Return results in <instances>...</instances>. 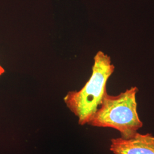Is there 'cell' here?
I'll list each match as a JSON object with an SVG mask.
<instances>
[{"mask_svg":"<svg viewBox=\"0 0 154 154\" xmlns=\"http://www.w3.org/2000/svg\"><path fill=\"white\" fill-rule=\"evenodd\" d=\"M114 69L110 56L99 51L94 58L88 81L80 90L69 91L64 97L67 107L78 117L80 125L88 124L98 109L107 93V82Z\"/></svg>","mask_w":154,"mask_h":154,"instance_id":"6da1fadb","label":"cell"},{"mask_svg":"<svg viewBox=\"0 0 154 154\" xmlns=\"http://www.w3.org/2000/svg\"><path fill=\"white\" fill-rule=\"evenodd\" d=\"M138 92V88L134 86L116 96L106 93L88 125L114 128L119 131L122 138L132 137L143 126L137 111Z\"/></svg>","mask_w":154,"mask_h":154,"instance_id":"7a4b0ae2","label":"cell"},{"mask_svg":"<svg viewBox=\"0 0 154 154\" xmlns=\"http://www.w3.org/2000/svg\"><path fill=\"white\" fill-rule=\"evenodd\" d=\"M110 149L114 154H154V135L137 132L128 139L114 138Z\"/></svg>","mask_w":154,"mask_h":154,"instance_id":"3957f363","label":"cell"},{"mask_svg":"<svg viewBox=\"0 0 154 154\" xmlns=\"http://www.w3.org/2000/svg\"><path fill=\"white\" fill-rule=\"evenodd\" d=\"M5 72V69L0 65V77Z\"/></svg>","mask_w":154,"mask_h":154,"instance_id":"277c9868","label":"cell"}]
</instances>
